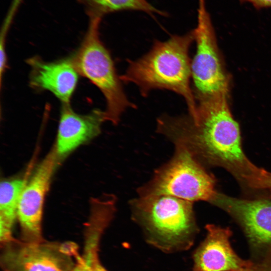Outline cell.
Returning <instances> with one entry per match:
<instances>
[{"label": "cell", "instance_id": "1", "mask_svg": "<svg viewBox=\"0 0 271 271\" xmlns=\"http://www.w3.org/2000/svg\"><path fill=\"white\" fill-rule=\"evenodd\" d=\"M223 92L198 101L196 113L160 116L157 131L186 149L200 164L221 167L248 186L261 169L246 157L239 125Z\"/></svg>", "mask_w": 271, "mask_h": 271}, {"label": "cell", "instance_id": "4", "mask_svg": "<svg viewBox=\"0 0 271 271\" xmlns=\"http://www.w3.org/2000/svg\"><path fill=\"white\" fill-rule=\"evenodd\" d=\"M89 18L84 39L70 58L78 74L88 79L103 95L106 121L117 124L124 111L129 108H136V105L127 98L110 54L100 38L102 18Z\"/></svg>", "mask_w": 271, "mask_h": 271}, {"label": "cell", "instance_id": "13", "mask_svg": "<svg viewBox=\"0 0 271 271\" xmlns=\"http://www.w3.org/2000/svg\"><path fill=\"white\" fill-rule=\"evenodd\" d=\"M24 177L17 176L5 179L0 185V240L3 246L15 239L13 228L18 216V205L26 184Z\"/></svg>", "mask_w": 271, "mask_h": 271}, {"label": "cell", "instance_id": "19", "mask_svg": "<svg viewBox=\"0 0 271 271\" xmlns=\"http://www.w3.org/2000/svg\"><path fill=\"white\" fill-rule=\"evenodd\" d=\"M241 3H248L257 10L271 8V0H239Z\"/></svg>", "mask_w": 271, "mask_h": 271}, {"label": "cell", "instance_id": "6", "mask_svg": "<svg viewBox=\"0 0 271 271\" xmlns=\"http://www.w3.org/2000/svg\"><path fill=\"white\" fill-rule=\"evenodd\" d=\"M196 53L191 61L192 89L198 101L229 91V78L223 65L206 0H198L197 23L194 29Z\"/></svg>", "mask_w": 271, "mask_h": 271}, {"label": "cell", "instance_id": "18", "mask_svg": "<svg viewBox=\"0 0 271 271\" xmlns=\"http://www.w3.org/2000/svg\"><path fill=\"white\" fill-rule=\"evenodd\" d=\"M74 257L75 263L70 271H88L87 262L82 255H80L77 249L74 253Z\"/></svg>", "mask_w": 271, "mask_h": 271}, {"label": "cell", "instance_id": "9", "mask_svg": "<svg viewBox=\"0 0 271 271\" xmlns=\"http://www.w3.org/2000/svg\"><path fill=\"white\" fill-rule=\"evenodd\" d=\"M211 203L236 220L258 256L271 249V197L244 199L217 192Z\"/></svg>", "mask_w": 271, "mask_h": 271}, {"label": "cell", "instance_id": "16", "mask_svg": "<svg viewBox=\"0 0 271 271\" xmlns=\"http://www.w3.org/2000/svg\"><path fill=\"white\" fill-rule=\"evenodd\" d=\"M259 257L243 271H271V249Z\"/></svg>", "mask_w": 271, "mask_h": 271}, {"label": "cell", "instance_id": "8", "mask_svg": "<svg viewBox=\"0 0 271 271\" xmlns=\"http://www.w3.org/2000/svg\"><path fill=\"white\" fill-rule=\"evenodd\" d=\"M60 164L53 148L27 181L20 198L17 216L24 241L44 240L42 220L45 197L55 171Z\"/></svg>", "mask_w": 271, "mask_h": 271}, {"label": "cell", "instance_id": "10", "mask_svg": "<svg viewBox=\"0 0 271 271\" xmlns=\"http://www.w3.org/2000/svg\"><path fill=\"white\" fill-rule=\"evenodd\" d=\"M206 228V236L193 254L192 271H243L251 264L233 250L229 228L214 224Z\"/></svg>", "mask_w": 271, "mask_h": 271}, {"label": "cell", "instance_id": "3", "mask_svg": "<svg viewBox=\"0 0 271 271\" xmlns=\"http://www.w3.org/2000/svg\"><path fill=\"white\" fill-rule=\"evenodd\" d=\"M133 218L149 242L164 251L185 249L197 231L193 202L169 195L139 196L130 203Z\"/></svg>", "mask_w": 271, "mask_h": 271}, {"label": "cell", "instance_id": "14", "mask_svg": "<svg viewBox=\"0 0 271 271\" xmlns=\"http://www.w3.org/2000/svg\"><path fill=\"white\" fill-rule=\"evenodd\" d=\"M84 6L88 17H102L122 11H137L154 15L165 16V13L155 8L147 0H77Z\"/></svg>", "mask_w": 271, "mask_h": 271}, {"label": "cell", "instance_id": "15", "mask_svg": "<svg viewBox=\"0 0 271 271\" xmlns=\"http://www.w3.org/2000/svg\"><path fill=\"white\" fill-rule=\"evenodd\" d=\"M102 232L98 229L90 228L85 231L82 253L88 265V271H108L99 258V247Z\"/></svg>", "mask_w": 271, "mask_h": 271}, {"label": "cell", "instance_id": "17", "mask_svg": "<svg viewBox=\"0 0 271 271\" xmlns=\"http://www.w3.org/2000/svg\"><path fill=\"white\" fill-rule=\"evenodd\" d=\"M257 189L268 191L271 197V172L263 171L257 185Z\"/></svg>", "mask_w": 271, "mask_h": 271}, {"label": "cell", "instance_id": "11", "mask_svg": "<svg viewBox=\"0 0 271 271\" xmlns=\"http://www.w3.org/2000/svg\"><path fill=\"white\" fill-rule=\"evenodd\" d=\"M105 121L104 111L95 109L81 114L75 112L70 104H62L54 146L60 163L79 146L98 136Z\"/></svg>", "mask_w": 271, "mask_h": 271}, {"label": "cell", "instance_id": "7", "mask_svg": "<svg viewBox=\"0 0 271 271\" xmlns=\"http://www.w3.org/2000/svg\"><path fill=\"white\" fill-rule=\"evenodd\" d=\"M3 271H70L77 247L72 242H28L15 239L3 246Z\"/></svg>", "mask_w": 271, "mask_h": 271}, {"label": "cell", "instance_id": "12", "mask_svg": "<svg viewBox=\"0 0 271 271\" xmlns=\"http://www.w3.org/2000/svg\"><path fill=\"white\" fill-rule=\"evenodd\" d=\"M27 63L31 67L30 83L33 87L49 91L62 104H70L79 74L70 58L49 62L36 56L28 59Z\"/></svg>", "mask_w": 271, "mask_h": 271}, {"label": "cell", "instance_id": "2", "mask_svg": "<svg viewBox=\"0 0 271 271\" xmlns=\"http://www.w3.org/2000/svg\"><path fill=\"white\" fill-rule=\"evenodd\" d=\"M194 30L174 35L165 41L156 40L150 51L136 60H128L122 82L132 83L146 97L153 90L166 89L182 96L189 114H195L197 103L191 85L189 50L194 42Z\"/></svg>", "mask_w": 271, "mask_h": 271}, {"label": "cell", "instance_id": "5", "mask_svg": "<svg viewBox=\"0 0 271 271\" xmlns=\"http://www.w3.org/2000/svg\"><path fill=\"white\" fill-rule=\"evenodd\" d=\"M217 192L212 175L189 152L179 147L172 159L138 190L139 196L169 195L193 203H211Z\"/></svg>", "mask_w": 271, "mask_h": 271}]
</instances>
